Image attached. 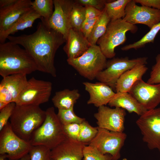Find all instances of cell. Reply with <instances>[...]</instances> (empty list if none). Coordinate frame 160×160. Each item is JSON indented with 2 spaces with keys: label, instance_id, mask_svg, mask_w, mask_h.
Segmentation results:
<instances>
[{
  "label": "cell",
  "instance_id": "ba28073f",
  "mask_svg": "<svg viewBox=\"0 0 160 160\" xmlns=\"http://www.w3.org/2000/svg\"><path fill=\"white\" fill-rule=\"evenodd\" d=\"M147 57L129 59L127 57L113 58L107 62L105 68L100 72L96 79L115 90L116 82L125 72L139 64H146Z\"/></svg>",
  "mask_w": 160,
  "mask_h": 160
},
{
  "label": "cell",
  "instance_id": "f546056e",
  "mask_svg": "<svg viewBox=\"0 0 160 160\" xmlns=\"http://www.w3.org/2000/svg\"><path fill=\"white\" fill-rule=\"evenodd\" d=\"M81 125V129L77 140L89 144L97 135L98 131L97 127L92 126L85 120Z\"/></svg>",
  "mask_w": 160,
  "mask_h": 160
},
{
  "label": "cell",
  "instance_id": "7c38bea8",
  "mask_svg": "<svg viewBox=\"0 0 160 160\" xmlns=\"http://www.w3.org/2000/svg\"><path fill=\"white\" fill-rule=\"evenodd\" d=\"M54 10L50 18L47 21L41 20L49 28L61 34L66 40L72 28L71 14L75 1L72 0H53Z\"/></svg>",
  "mask_w": 160,
  "mask_h": 160
},
{
  "label": "cell",
  "instance_id": "4fadbf2b",
  "mask_svg": "<svg viewBox=\"0 0 160 160\" xmlns=\"http://www.w3.org/2000/svg\"><path fill=\"white\" fill-rule=\"evenodd\" d=\"M123 19L131 24H143L151 29L160 22V11L145 6H138L134 0H130L126 6Z\"/></svg>",
  "mask_w": 160,
  "mask_h": 160
},
{
  "label": "cell",
  "instance_id": "4dcf8cb0",
  "mask_svg": "<svg viewBox=\"0 0 160 160\" xmlns=\"http://www.w3.org/2000/svg\"><path fill=\"white\" fill-rule=\"evenodd\" d=\"M57 115L63 125L73 123L80 124L85 120L76 114L73 108L67 109H58Z\"/></svg>",
  "mask_w": 160,
  "mask_h": 160
},
{
  "label": "cell",
  "instance_id": "74e56055",
  "mask_svg": "<svg viewBox=\"0 0 160 160\" xmlns=\"http://www.w3.org/2000/svg\"><path fill=\"white\" fill-rule=\"evenodd\" d=\"M99 17L93 19L86 18L82 23L81 31L87 39L90 35Z\"/></svg>",
  "mask_w": 160,
  "mask_h": 160
},
{
  "label": "cell",
  "instance_id": "8d00e7d4",
  "mask_svg": "<svg viewBox=\"0 0 160 160\" xmlns=\"http://www.w3.org/2000/svg\"><path fill=\"white\" fill-rule=\"evenodd\" d=\"M81 5L89 6L97 9L103 11L104 9L105 4L111 1L105 0H78L75 1Z\"/></svg>",
  "mask_w": 160,
  "mask_h": 160
},
{
  "label": "cell",
  "instance_id": "60d3db41",
  "mask_svg": "<svg viewBox=\"0 0 160 160\" xmlns=\"http://www.w3.org/2000/svg\"><path fill=\"white\" fill-rule=\"evenodd\" d=\"M136 3L153 8L160 11V0H134Z\"/></svg>",
  "mask_w": 160,
  "mask_h": 160
},
{
  "label": "cell",
  "instance_id": "7bdbcfd3",
  "mask_svg": "<svg viewBox=\"0 0 160 160\" xmlns=\"http://www.w3.org/2000/svg\"><path fill=\"white\" fill-rule=\"evenodd\" d=\"M6 158L3 156L0 155V160H6ZM31 157L29 153L26 154L20 159L16 160H30Z\"/></svg>",
  "mask_w": 160,
  "mask_h": 160
},
{
  "label": "cell",
  "instance_id": "83f0119b",
  "mask_svg": "<svg viewBox=\"0 0 160 160\" xmlns=\"http://www.w3.org/2000/svg\"><path fill=\"white\" fill-rule=\"evenodd\" d=\"M160 31V22L150 29V30L139 40L122 47L123 51L132 49H137L144 47L147 44L153 42L156 36Z\"/></svg>",
  "mask_w": 160,
  "mask_h": 160
},
{
  "label": "cell",
  "instance_id": "f35d334b",
  "mask_svg": "<svg viewBox=\"0 0 160 160\" xmlns=\"http://www.w3.org/2000/svg\"><path fill=\"white\" fill-rule=\"evenodd\" d=\"M13 102L12 93L4 84L0 83V102L6 105Z\"/></svg>",
  "mask_w": 160,
  "mask_h": 160
},
{
  "label": "cell",
  "instance_id": "6da1fadb",
  "mask_svg": "<svg viewBox=\"0 0 160 160\" xmlns=\"http://www.w3.org/2000/svg\"><path fill=\"white\" fill-rule=\"evenodd\" d=\"M7 39L26 50L35 62L38 71L56 77L55 55L59 47L66 41L61 34L41 21L33 33L16 36L10 35Z\"/></svg>",
  "mask_w": 160,
  "mask_h": 160
},
{
  "label": "cell",
  "instance_id": "30bf717a",
  "mask_svg": "<svg viewBox=\"0 0 160 160\" xmlns=\"http://www.w3.org/2000/svg\"><path fill=\"white\" fill-rule=\"evenodd\" d=\"M52 90L51 82L32 77L28 80L15 103L18 105L39 106L49 101Z\"/></svg>",
  "mask_w": 160,
  "mask_h": 160
},
{
  "label": "cell",
  "instance_id": "f1b7e54d",
  "mask_svg": "<svg viewBox=\"0 0 160 160\" xmlns=\"http://www.w3.org/2000/svg\"><path fill=\"white\" fill-rule=\"evenodd\" d=\"M85 19V7L75 1L71 14L70 21L72 28L81 31V26Z\"/></svg>",
  "mask_w": 160,
  "mask_h": 160
},
{
  "label": "cell",
  "instance_id": "484cf974",
  "mask_svg": "<svg viewBox=\"0 0 160 160\" xmlns=\"http://www.w3.org/2000/svg\"><path fill=\"white\" fill-rule=\"evenodd\" d=\"M130 0L111 1L107 3L104 9L111 21L123 19L125 15V9Z\"/></svg>",
  "mask_w": 160,
  "mask_h": 160
},
{
  "label": "cell",
  "instance_id": "d6986e66",
  "mask_svg": "<svg viewBox=\"0 0 160 160\" xmlns=\"http://www.w3.org/2000/svg\"><path fill=\"white\" fill-rule=\"evenodd\" d=\"M65 42L63 49L67 59L81 56L92 46L81 31L72 28L69 30Z\"/></svg>",
  "mask_w": 160,
  "mask_h": 160
},
{
  "label": "cell",
  "instance_id": "ab89813d",
  "mask_svg": "<svg viewBox=\"0 0 160 160\" xmlns=\"http://www.w3.org/2000/svg\"><path fill=\"white\" fill-rule=\"evenodd\" d=\"M86 9V18L93 19L99 17L102 13L103 11L89 6H84Z\"/></svg>",
  "mask_w": 160,
  "mask_h": 160
},
{
  "label": "cell",
  "instance_id": "5bb4252c",
  "mask_svg": "<svg viewBox=\"0 0 160 160\" xmlns=\"http://www.w3.org/2000/svg\"><path fill=\"white\" fill-rule=\"evenodd\" d=\"M124 109L115 107L112 108L105 105L98 108L94 115L96 119L97 127L110 131L122 132L124 130Z\"/></svg>",
  "mask_w": 160,
  "mask_h": 160
},
{
  "label": "cell",
  "instance_id": "2e32d148",
  "mask_svg": "<svg viewBox=\"0 0 160 160\" xmlns=\"http://www.w3.org/2000/svg\"><path fill=\"white\" fill-rule=\"evenodd\" d=\"M88 145L68 137L51 150V160H82L84 148Z\"/></svg>",
  "mask_w": 160,
  "mask_h": 160
},
{
  "label": "cell",
  "instance_id": "e0dca14e",
  "mask_svg": "<svg viewBox=\"0 0 160 160\" xmlns=\"http://www.w3.org/2000/svg\"><path fill=\"white\" fill-rule=\"evenodd\" d=\"M31 1L30 0H17L9 6L0 8V34L31 9Z\"/></svg>",
  "mask_w": 160,
  "mask_h": 160
},
{
  "label": "cell",
  "instance_id": "cb8c5ba5",
  "mask_svg": "<svg viewBox=\"0 0 160 160\" xmlns=\"http://www.w3.org/2000/svg\"><path fill=\"white\" fill-rule=\"evenodd\" d=\"M27 75L22 73L10 75L3 78L0 82L12 93L15 103L27 83Z\"/></svg>",
  "mask_w": 160,
  "mask_h": 160
},
{
  "label": "cell",
  "instance_id": "9a60e30c",
  "mask_svg": "<svg viewBox=\"0 0 160 160\" xmlns=\"http://www.w3.org/2000/svg\"><path fill=\"white\" fill-rule=\"evenodd\" d=\"M128 92L147 110L156 108L160 103V84H150L140 79Z\"/></svg>",
  "mask_w": 160,
  "mask_h": 160
},
{
  "label": "cell",
  "instance_id": "603a6c76",
  "mask_svg": "<svg viewBox=\"0 0 160 160\" xmlns=\"http://www.w3.org/2000/svg\"><path fill=\"white\" fill-rule=\"evenodd\" d=\"M80 97L78 89H65L55 92L52 101L54 106L58 109H67L73 108Z\"/></svg>",
  "mask_w": 160,
  "mask_h": 160
},
{
  "label": "cell",
  "instance_id": "9c48e42d",
  "mask_svg": "<svg viewBox=\"0 0 160 160\" xmlns=\"http://www.w3.org/2000/svg\"><path fill=\"white\" fill-rule=\"evenodd\" d=\"M136 124L148 148L157 149L160 152V108L147 110L140 116Z\"/></svg>",
  "mask_w": 160,
  "mask_h": 160
},
{
  "label": "cell",
  "instance_id": "52a82bcc",
  "mask_svg": "<svg viewBox=\"0 0 160 160\" xmlns=\"http://www.w3.org/2000/svg\"><path fill=\"white\" fill-rule=\"evenodd\" d=\"M32 146L12 130L10 123L0 131V155L9 160H16L28 154Z\"/></svg>",
  "mask_w": 160,
  "mask_h": 160
},
{
  "label": "cell",
  "instance_id": "44dd1931",
  "mask_svg": "<svg viewBox=\"0 0 160 160\" xmlns=\"http://www.w3.org/2000/svg\"><path fill=\"white\" fill-rule=\"evenodd\" d=\"M148 69L145 64H139L125 72L116 82L115 87L116 92H128L135 83L142 79Z\"/></svg>",
  "mask_w": 160,
  "mask_h": 160
},
{
  "label": "cell",
  "instance_id": "d4e9b609",
  "mask_svg": "<svg viewBox=\"0 0 160 160\" xmlns=\"http://www.w3.org/2000/svg\"><path fill=\"white\" fill-rule=\"evenodd\" d=\"M111 20L104 9L87 39L91 46L96 45L98 40L105 33Z\"/></svg>",
  "mask_w": 160,
  "mask_h": 160
},
{
  "label": "cell",
  "instance_id": "8fae6325",
  "mask_svg": "<svg viewBox=\"0 0 160 160\" xmlns=\"http://www.w3.org/2000/svg\"><path fill=\"white\" fill-rule=\"evenodd\" d=\"M97 127V135L88 145L95 147L102 154H110L114 160H118L121 157L120 152L126 139V134Z\"/></svg>",
  "mask_w": 160,
  "mask_h": 160
},
{
  "label": "cell",
  "instance_id": "4316f807",
  "mask_svg": "<svg viewBox=\"0 0 160 160\" xmlns=\"http://www.w3.org/2000/svg\"><path fill=\"white\" fill-rule=\"evenodd\" d=\"M32 8L40 17L41 20L47 21L52 16L54 11L53 0H35L31 3Z\"/></svg>",
  "mask_w": 160,
  "mask_h": 160
},
{
  "label": "cell",
  "instance_id": "8992f818",
  "mask_svg": "<svg viewBox=\"0 0 160 160\" xmlns=\"http://www.w3.org/2000/svg\"><path fill=\"white\" fill-rule=\"evenodd\" d=\"M107 58L98 45H92L81 56L73 59H67L68 64L81 76L93 80L106 67Z\"/></svg>",
  "mask_w": 160,
  "mask_h": 160
},
{
  "label": "cell",
  "instance_id": "b9f144b4",
  "mask_svg": "<svg viewBox=\"0 0 160 160\" xmlns=\"http://www.w3.org/2000/svg\"><path fill=\"white\" fill-rule=\"evenodd\" d=\"M17 0H0V8L9 6L15 2Z\"/></svg>",
  "mask_w": 160,
  "mask_h": 160
},
{
  "label": "cell",
  "instance_id": "7402d4cb",
  "mask_svg": "<svg viewBox=\"0 0 160 160\" xmlns=\"http://www.w3.org/2000/svg\"><path fill=\"white\" fill-rule=\"evenodd\" d=\"M40 18L41 17L31 8L23 14L8 29L0 34V43H5L10 34L32 27L35 20Z\"/></svg>",
  "mask_w": 160,
  "mask_h": 160
},
{
  "label": "cell",
  "instance_id": "5b68a950",
  "mask_svg": "<svg viewBox=\"0 0 160 160\" xmlns=\"http://www.w3.org/2000/svg\"><path fill=\"white\" fill-rule=\"evenodd\" d=\"M137 27L123 19L111 21L105 34L98 40L97 44L107 58H113L116 55L115 49L126 41V33L137 32Z\"/></svg>",
  "mask_w": 160,
  "mask_h": 160
},
{
  "label": "cell",
  "instance_id": "836d02e7",
  "mask_svg": "<svg viewBox=\"0 0 160 160\" xmlns=\"http://www.w3.org/2000/svg\"><path fill=\"white\" fill-rule=\"evenodd\" d=\"M16 105L15 102H11L0 110V131L9 122Z\"/></svg>",
  "mask_w": 160,
  "mask_h": 160
},
{
  "label": "cell",
  "instance_id": "ffe728a7",
  "mask_svg": "<svg viewBox=\"0 0 160 160\" xmlns=\"http://www.w3.org/2000/svg\"><path fill=\"white\" fill-rule=\"evenodd\" d=\"M108 104L125 109L129 113L134 112L140 116L147 111L128 92H116Z\"/></svg>",
  "mask_w": 160,
  "mask_h": 160
},
{
  "label": "cell",
  "instance_id": "ac0fdd59",
  "mask_svg": "<svg viewBox=\"0 0 160 160\" xmlns=\"http://www.w3.org/2000/svg\"><path fill=\"white\" fill-rule=\"evenodd\" d=\"M83 84L89 96L87 104H93L98 108L108 104L116 93L110 87L100 82H84Z\"/></svg>",
  "mask_w": 160,
  "mask_h": 160
},
{
  "label": "cell",
  "instance_id": "d6a6232c",
  "mask_svg": "<svg viewBox=\"0 0 160 160\" xmlns=\"http://www.w3.org/2000/svg\"><path fill=\"white\" fill-rule=\"evenodd\" d=\"M50 151L42 146H32L28 153L30 160H51Z\"/></svg>",
  "mask_w": 160,
  "mask_h": 160
},
{
  "label": "cell",
  "instance_id": "3957f363",
  "mask_svg": "<svg viewBox=\"0 0 160 160\" xmlns=\"http://www.w3.org/2000/svg\"><path fill=\"white\" fill-rule=\"evenodd\" d=\"M45 117V111L39 106L16 104L9 123L16 135L29 142L33 132L42 125Z\"/></svg>",
  "mask_w": 160,
  "mask_h": 160
},
{
  "label": "cell",
  "instance_id": "ee69618b",
  "mask_svg": "<svg viewBox=\"0 0 160 160\" xmlns=\"http://www.w3.org/2000/svg\"><path fill=\"white\" fill-rule=\"evenodd\" d=\"M122 160H127L126 158L123 159Z\"/></svg>",
  "mask_w": 160,
  "mask_h": 160
},
{
  "label": "cell",
  "instance_id": "e575fe53",
  "mask_svg": "<svg viewBox=\"0 0 160 160\" xmlns=\"http://www.w3.org/2000/svg\"><path fill=\"white\" fill-rule=\"evenodd\" d=\"M156 63L153 66L147 83L150 84H160V54L156 57Z\"/></svg>",
  "mask_w": 160,
  "mask_h": 160
},
{
  "label": "cell",
  "instance_id": "7a4b0ae2",
  "mask_svg": "<svg viewBox=\"0 0 160 160\" xmlns=\"http://www.w3.org/2000/svg\"><path fill=\"white\" fill-rule=\"evenodd\" d=\"M38 71L34 60L25 49L11 41L0 44V75H28Z\"/></svg>",
  "mask_w": 160,
  "mask_h": 160
},
{
  "label": "cell",
  "instance_id": "d590c367",
  "mask_svg": "<svg viewBox=\"0 0 160 160\" xmlns=\"http://www.w3.org/2000/svg\"><path fill=\"white\" fill-rule=\"evenodd\" d=\"M63 127L68 137L77 140L81 129V124L71 123L64 125Z\"/></svg>",
  "mask_w": 160,
  "mask_h": 160
},
{
  "label": "cell",
  "instance_id": "1f68e13d",
  "mask_svg": "<svg viewBox=\"0 0 160 160\" xmlns=\"http://www.w3.org/2000/svg\"><path fill=\"white\" fill-rule=\"evenodd\" d=\"M83 155V160H114L110 154H102L96 148L89 145L84 147Z\"/></svg>",
  "mask_w": 160,
  "mask_h": 160
},
{
  "label": "cell",
  "instance_id": "277c9868",
  "mask_svg": "<svg viewBox=\"0 0 160 160\" xmlns=\"http://www.w3.org/2000/svg\"><path fill=\"white\" fill-rule=\"evenodd\" d=\"M45 113L44 122L33 132L29 142L32 146H42L51 150L68 137L54 108H48Z\"/></svg>",
  "mask_w": 160,
  "mask_h": 160
}]
</instances>
